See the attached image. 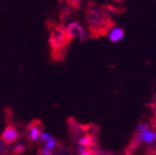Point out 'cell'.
Wrapping results in <instances>:
<instances>
[{
    "label": "cell",
    "instance_id": "7",
    "mask_svg": "<svg viewBox=\"0 0 156 155\" xmlns=\"http://www.w3.org/2000/svg\"><path fill=\"white\" fill-rule=\"evenodd\" d=\"M78 144H79V146H83V148L93 146V144H94L93 137L90 136V135H87V136L81 137V138L78 140Z\"/></svg>",
    "mask_w": 156,
    "mask_h": 155
},
{
    "label": "cell",
    "instance_id": "4",
    "mask_svg": "<svg viewBox=\"0 0 156 155\" xmlns=\"http://www.w3.org/2000/svg\"><path fill=\"white\" fill-rule=\"evenodd\" d=\"M17 137H19V133H17L16 129L13 126H8L1 135V141L5 144H11L16 140Z\"/></svg>",
    "mask_w": 156,
    "mask_h": 155
},
{
    "label": "cell",
    "instance_id": "3",
    "mask_svg": "<svg viewBox=\"0 0 156 155\" xmlns=\"http://www.w3.org/2000/svg\"><path fill=\"white\" fill-rule=\"evenodd\" d=\"M66 35L69 39L71 38H78L80 39V41H83L87 36L85 28L83 26L78 24L77 22H73L68 25L67 29H66Z\"/></svg>",
    "mask_w": 156,
    "mask_h": 155
},
{
    "label": "cell",
    "instance_id": "5",
    "mask_svg": "<svg viewBox=\"0 0 156 155\" xmlns=\"http://www.w3.org/2000/svg\"><path fill=\"white\" fill-rule=\"evenodd\" d=\"M108 37H110L111 41L117 42V41L122 40V37H124V31L119 27H113L108 33Z\"/></svg>",
    "mask_w": 156,
    "mask_h": 155
},
{
    "label": "cell",
    "instance_id": "13",
    "mask_svg": "<svg viewBox=\"0 0 156 155\" xmlns=\"http://www.w3.org/2000/svg\"><path fill=\"white\" fill-rule=\"evenodd\" d=\"M5 143H3L2 141L0 140V154H1V153H3V151H5Z\"/></svg>",
    "mask_w": 156,
    "mask_h": 155
},
{
    "label": "cell",
    "instance_id": "2",
    "mask_svg": "<svg viewBox=\"0 0 156 155\" xmlns=\"http://www.w3.org/2000/svg\"><path fill=\"white\" fill-rule=\"evenodd\" d=\"M69 38L66 35V31L62 26H55L52 31L50 36V44L53 50L58 51L60 49H63L65 45L68 42Z\"/></svg>",
    "mask_w": 156,
    "mask_h": 155
},
{
    "label": "cell",
    "instance_id": "11",
    "mask_svg": "<svg viewBox=\"0 0 156 155\" xmlns=\"http://www.w3.org/2000/svg\"><path fill=\"white\" fill-rule=\"evenodd\" d=\"M23 151H24V146H23V144H19V146H16L14 149L15 154H20V153H22Z\"/></svg>",
    "mask_w": 156,
    "mask_h": 155
},
{
    "label": "cell",
    "instance_id": "1",
    "mask_svg": "<svg viewBox=\"0 0 156 155\" xmlns=\"http://www.w3.org/2000/svg\"><path fill=\"white\" fill-rule=\"evenodd\" d=\"M88 23L92 32L102 33L105 32L112 26V22L108 20L103 11L100 8H93L88 13Z\"/></svg>",
    "mask_w": 156,
    "mask_h": 155
},
{
    "label": "cell",
    "instance_id": "12",
    "mask_svg": "<svg viewBox=\"0 0 156 155\" xmlns=\"http://www.w3.org/2000/svg\"><path fill=\"white\" fill-rule=\"evenodd\" d=\"M40 154L41 155H52V151L48 150V149H42L41 151H40Z\"/></svg>",
    "mask_w": 156,
    "mask_h": 155
},
{
    "label": "cell",
    "instance_id": "10",
    "mask_svg": "<svg viewBox=\"0 0 156 155\" xmlns=\"http://www.w3.org/2000/svg\"><path fill=\"white\" fill-rule=\"evenodd\" d=\"M56 146V141L54 139H51V140H49L46 142V149L51 151L52 149H54Z\"/></svg>",
    "mask_w": 156,
    "mask_h": 155
},
{
    "label": "cell",
    "instance_id": "8",
    "mask_svg": "<svg viewBox=\"0 0 156 155\" xmlns=\"http://www.w3.org/2000/svg\"><path fill=\"white\" fill-rule=\"evenodd\" d=\"M78 153L79 155H95V152L88 148H83V146H78Z\"/></svg>",
    "mask_w": 156,
    "mask_h": 155
},
{
    "label": "cell",
    "instance_id": "6",
    "mask_svg": "<svg viewBox=\"0 0 156 155\" xmlns=\"http://www.w3.org/2000/svg\"><path fill=\"white\" fill-rule=\"evenodd\" d=\"M29 138L32 141H36L39 138V135H40V125H39L38 121H35L30 125L29 127Z\"/></svg>",
    "mask_w": 156,
    "mask_h": 155
},
{
    "label": "cell",
    "instance_id": "9",
    "mask_svg": "<svg viewBox=\"0 0 156 155\" xmlns=\"http://www.w3.org/2000/svg\"><path fill=\"white\" fill-rule=\"evenodd\" d=\"M39 139H40L41 141L47 142V141L51 140L52 137H51V135H50V133H48V132H41L40 135H39Z\"/></svg>",
    "mask_w": 156,
    "mask_h": 155
}]
</instances>
